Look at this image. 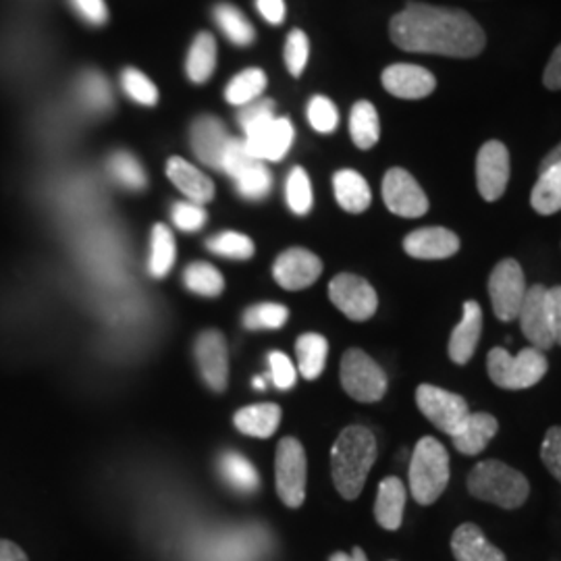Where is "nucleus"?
<instances>
[{"label":"nucleus","mask_w":561,"mask_h":561,"mask_svg":"<svg viewBox=\"0 0 561 561\" xmlns=\"http://www.w3.org/2000/svg\"><path fill=\"white\" fill-rule=\"evenodd\" d=\"M329 561H368L366 560V553L362 551L360 547H356L350 556L347 553H343V551H337V553H333L331 556V560Z\"/></svg>","instance_id":"55"},{"label":"nucleus","mask_w":561,"mask_h":561,"mask_svg":"<svg viewBox=\"0 0 561 561\" xmlns=\"http://www.w3.org/2000/svg\"><path fill=\"white\" fill-rule=\"evenodd\" d=\"M167 175L173 181L181 192L196 204H206L215 196V185L194 164L183 161L180 157H173L167 162Z\"/></svg>","instance_id":"22"},{"label":"nucleus","mask_w":561,"mask_h":561,"mask_svg":"<svg viewBox=\"0 0 561 561\" xmlns=\"http://www.w3.org/2000/svg\"><path fill=\"white\" fill-rule=\"evenodd\" d=\"M322 261L304 248H289L273 264V277L287 291H300L321 277Z\"/></svg>","instance_id":"15"},{"label":"nucleus","mask_w":561,"mask_h":561,"mask_svg":"<svg viewBox=\"0 0 561 561\" xmlns=\"http://www.w3.org/2000/svg\"><path fill=\"white\" fill-rule=\"evenodd\" d=\"M175 240L169 227L157 225L152 229V250H150V275L152 277H164L173 262H175Z\"/></svg>","instance_id":"35"},{"label":"nucleus","mask_w":561,"mask_h":561,"mask_svg":"<svg viewBox=\"0 0 561 561\" xmlns=\"http://www.w3.org/2000/svg\"><path fill=\"white\" fill-rule=\"evenodd\" d=\"M275 472H277V493L280 502L287 507H300L306 500V451L301 443L294 437L280 439L275 458Z\"/></svg>","instance_id":"9"},{"label":"nucleus","mask_w":561,"mask_h":561,"mask_svg":"<svg viewBox=\"0 0 561 561\" xmlns=\"http://www.w3.org/2000/svg\"><path fill=\"white\" fill-rule=\"evenodd\" d=\"M382 201L393 215L403 219H419L428 213L431 206L419 181L400 167H393L385 173Z\"/></svg>","instance_id":"12"},{"label":"nucleus","mask_w":561,"mask_h":561,"mask_svg":"<svg viewBox=\"0 0 561 561\" xmlns=\"http://www.w3.org/2000/svg\"><path fill=\"white\" fill-rule=\"evenodd\" d=\"M221 470L227 482L241 493H252L261 484V479H259L254 466L236 451H229V454L222 456Z\"/></svg>","instance_id":"33"},{"label":"nucleus","mask_w":561,"mask_h":561,"mask_svg":"<svg viewBox=\"0 0 561 561\" xmlns=\"http://www.w3.org/2000/svg\"><path fill=\"white\" fill-rule=\"evenodd\" d=\"M333 190H335L337 204L352 215L364 213L373 201L368 183L358 171H352V169H341L333 175Z\"/></svg>","instance_id":"24"},{"label":"nucleus","mask_w":561,"mask_h":561,"mask_svg":"<svg viewBox=\"0 0 561 561\" xmlns=\"http://www.w3.org/2000/svg\"><path fill=\"white\" fill-rule=\"evenodd\" d=\"M416 403L422 416L449 437L460 428L461 422L470 414L468 401L461 396L428 382H422L416 389Z\"/></svg>","instance_id":"8"},{"label":"nucleus","mask_w":561,"mask_h":561,"mask_svg":"<svg viewBox=\"0 0 561 561\" xmlns=\"http://www.w3.org/2000/svg\"><path fill=\"white\" fill-rule=\"evenodd\" d=\"M173 221L181 231H198L206 222V213L196 202H180L173 208Z\"/></svg>","instance_id":"47"},{"label":"nucleus","mask_w":561,"mask_h":561,"mask_svg":"<svg viewBox=\"0 0 561 561\" xmlns=\"http://www.w3.org/2000/svg\"><path fill=\"white\" fill-rule=\"evenodd\" d=\"M256 7L261 11L262 18L273 25H279L285 20V2L283 0H256Z\"/></svg>","instance_id":"52"},{"label":"nucleus","mask_w":561,"mask_h":561,"mask_svg":"<svg viewBox=\"0 0 561 561\" xmlns=\"http://www.w3.org/2000/svg\"><path fill=\"white\" fill-rule=\"evenodd\" d=\"M217 65V42L208 34L202 32L192 44L187 55V76L194 83H204L213 76Z\"/></svg>","instance_id":"30"},{"label":"nucleus","mask_w":561,"mask_h":561,"mask_svg":"<svg viewBox=\"0 0 561 561\" xmlns=\"http://www.w3.org/2000/svg\"><path fill=\"white\" fill-rule=\"evenodd\" d=\"M541 460L549 474L561 482V426H551L541 445Z\"/></svg>","instance_id":"46"},{"label":"nucleus","mask_w":561,"mask_h":561,"mask_svg":"<svg viewBox=\"0 0 561 561\" xmlns=\"http://www.w3.org/2000/svg\"><path fill=\"white\" fill-rule=\"evenodd\" d=\"M296 138L294 125L289 119L264 121L261 125L245 131V146L259 161L277 162L287 154Z\"/></svg>","instance_id":"14"},{"label":"nucleus","mask_w":561,"mask_h":561,"mask_svg":"<svg viewBox=\"0 0 561 561\" xmlns=\"http://www.w3.org/2000/svg\"><path fill=\"white\" fill-rule=\"evenodd\" d=\"M350 134L360 150H370L381 138V121L375 104L360 101L354 104L350 115Z\"/></svg>","instance_id":"29"},{"label":"nucleus","mask_w":561,"mask_h":561,"mask_svg":"<svg viewBox=\"0 0 561 561\" xmlns=\"http://www.w3.org/2000/svg\"><path fill=\"white\" fill-rule=\"evenodd\" d=\"M287 204H289V208L296 213V215H308L310 213V208H312V185H310V178H308V173L301 169V167H296L291 173H289V178H287Z\"/></svg>","instance_id":"39"},{"label":"nucleus","mask_w":561,"mask_h":561,"mask_svg":"<svg viewBox=\"0 0 561 561\" xmlns=\"http://www.w3.org/2000/svg\"><path fill=\"white\" fill-rule=\"evenodd\" d=\"M264 88H266L264 71H261V69H245L227 85L225 99L231 104H236V106H243L248 102L256 101L264 92Z\"/></svg>","instance_id":"34"},{"label":"nucleus","mask_w":561,"mask_h":561,"mask_svg":"<svg viewBox=\"0 0 561 561\" xmlns=\"http://www.w3.org/2000/svg\"><path fill=\"white\" fill-rule=\"evenodd\" d=\"M526 291H528V285H526L520 262L503 259L495 264L489 277V298L493 304V312L500 321H518Z\"/></svg>","instance_id":"7"},{"label":"nucleus","mask_w":561,"mask_h":561,"mask_svg":"<svg viewBox=\"0 0 561 561\" xmlns=\"http://www.w3.org/2000/svg\"><path fill=\"white\" fill-rule=\"evenodd\" d=\"M215 20L219 23L222 34L233 42L236 46H250L254 42V27L252 23L243 18L240 9H236L233 4H217L215 7Z\"/></svg>","instance_id":"31"},{"label":"nucleus","mask_w":561,"mask_h":561,"mask_svg":"<svg viewBox=\"0 0 561 561\" xmlns=\"http://www.w3.org/2000/svg\"><path fill=\"white\" fill-rule=\"evenodd\" d=\"M385 90L401 101H421L435 92V76L421 65L396 62L382 71Z\"/></svg>","instance_id":"16"},{"label":"nucleus","mask_w":561,"mask_h":561,"mask_svg":"<svg viewBox=\"0 0 561 561\" xmlns=\"http://www.w3.org/2000/svg\"><path fill=\"white\" fill-rule=\"evenodd\" d=\"M236 185L243 198L262 201L271 192V173L262 164V161H256L254 164H250L245 171H241L240 175L236 178Z\"/></svg>","instance_id":"37"},{"label":"nucleus","mask_w":561,"mask_h":561,"mask_svg":"<svg viewBox=\"0 0 561 561\" xmlns=\"http://www.w3.org/2000/svg\"><path fill=\"white\" fill-rule=\"evenodd\" d=\"M486 370H489V379L497 387L520 391V389H530L541 381L549 370V362L541 350L533 345L524 347L518 356H512L503 347H495L486 356Z\"/></svg>","instance_id":"5"},{"label":"nucleus","mask_w":561,"mask_h":561,"mask_svg":"<svg viewBox=\"0 0 561 561\" xmlns=\"http://www.w3.org/2000/svg\"><path fill=\"white\" fill-rule=\"evenodd\" d=\"M510 152L503 141L482 144L477 154V187L486 202H497L507 190L510 181Z\"/></svg>","instance_id":"13"},{"label":"nucleus","mask_w":561,"mask_h":561,"mask_svg":"<svg viewBox=\"0 0 561 561\" xmlns=\"http://www.w3.org/2000/svg\"><path fill=\"white\" fill-rule=\"evenodd\" d=\"M280 408L275 403H261L248 405L236 414V426L243 435L268 439L279 428Z\"/></svg>","instance_id":"26"},{"label":"nucleus","mask_w":561,"mask_h":561,"mask_svg":"<svg viewBox=\"0 0 561 561\" xmlns=\"http://www.w3.org/2000/svg\"><path fill=\"white\" fill-rule=\"evenodd\" d=\"M500 431V422L495 416L486 412L468 414V419L461 422L460 428L451 435L454 447L463 456H479L486 445L495 439Z\"/></svg>","instance_id":"21"},{"label":"nucleus","mask_w":561,"mask_h":561,"mask_svg":"<svg viewBox=\"0 0 561 561\" xmlns=\"http://www.w3.org/2000/svg\"><path fill=\"white\" fill-rule=\"evenodd\" d=\"M210 252L225 256V259H236V261H245L254 256V241L250 240L243 233H236V231H225L215 236L213 240L208 241Z\"/></svg>","instance_id":"38"},{"label":"nucleus","mask_w":561,"mask_h":561,"mask_svg":"<svg viewBox=\"0 0 561 561\" xmlns=\"http://www.w3.org/2000/svg\"><path fill=\"white\" fill-rule=\"evenodd\" d=\"M403 250L419 261H445L460 252V238L445 227H422L405 236Z\"/></svg>","instance_id":"17"},{"label":"nucleus","mask_w":561,"mask_h":561,"mask_svg":"<svg viewBox=\"0 0 561 561\" xmlns=\"http://www.w3.org/2000/svg\"><path fill=\"white\" fill-rule=\"evenodd\" d=\"M310 57V42L301 30H294L285 42V62L294 78H300Z\"/></svg>","instance_id":"43"},{"label":"nucleus","mask_w":561,"mask_h":561,"mask_svg":"<svg viewBox=\"0 0 561 561\" xmlns=\"http://www.w3.org/2000/svg\"><path fill=\"white\" fill-rule=\"evenodd\" d=\"M0 561H30L25 551L15 542L0 539Z\"/></svg>","instance_id":"54"},{"label":"nucleus","mask_w":561,"mask_h":561,"mask_svg":"<svg viewBox=\"0 0 561 561\" xmlns=\"http://www.w3.org/2000/svg\"><path fill=\"white\" fill-rule=\"evenodd\" d=\"M196 360L201 366L202 377L213 391H225L229 377L227 345L219 331H206L196 341Z\"/></svg>","instance_id":"18"},{"label":"nucleus","mask_w":561,"mask_h":561,"mask_svg":"<svg viewBox=\"0 0 561 561\" xmlns=\"http://www.w3.org/2000/svg\"><path fill=\"white\" fill-rule=\"evenodd\" d=\"M522 333L528 343L541 352H547L556 345L553 322H551V304H549V287L533 285L526 291L522 301L520 314Z\"/></svg>","instance_id":"11"},{"label":"nucleus","mask_w":561,"mask_h":561,"mask_svg":"<svg viewBox=\"0 0 561 561\" xmlns=\"http://www.w3.org/2000/svg\"><path fill=\"white\" fill-rule=\"evenodd\" d=\"M259 161L245 146V141L231 140L227 141L225 152H222L221 171L229 173L233 180L240 175L241 171H245L250 164Z\"/></svg>","instance_id":"45"},{"label":"nucleus","mask_w":561,"mask_h":561,"mask_svg":"<svg viewBox=\"0 0 561 561\" xmlns=\"http://www.w3.org/2000/svg\"><path fill=\"white\" fill-rule=\"evenodd\" d=\"M275 113H273V102L266 101V99H256V101L248 102L243 104L240 113V125L243 127V131L261 125L264 121L273 119Z\"/></svg>","instance_id":"49"},{"label":"nucleus","mask_w":561,"mask_h":561,"mask_svg":"<svg viewBox=\"0 0 561 561\" xmlns=\"http://www.w3.org/2000/svg\"><path fill=\"white\" fill-rule=\"evenodd\" d=\"M558 162H561V141L542 159L541 167H539V173L541 171H545V169H549V167H553V164H558Z\"/></svg>","instance_id":"56"},{"label":"nucleus","mask_w":561,"mask_h":561,"mask_svg":"<svg viewBox=\"0 0 561 561\" xmlns=\"http://www.w3.org/2000/svg\"><path fill=\"white\" fill-rule=\"evenodd\" d=\"M542 83L547 90H553V92L561 90V44H558V48L553 50L551 59L542 71Z\"/></svg>","instance_id":"51"},{"label":"nucleus","mask_w":561,"mask_h":561,"mask_svg":"<svg viewBox=\"0 0 561 561\" xmlns=\"http://www.w3.org/2000/svg\"><path fill=\"white\" fill-rule=\"evenodd\" d=\"M268 364H271V379L279 389L285 391L296 385V368L283 352H271Z\"/></svg>","instance_id":"48"},{"label":"nucleus","mask_w":561,"mask_h":561,"mask_svg":"<svg viewBox=\"0 0 561 561\" xmlns=\"http://www.w3.org/2000/svg\"><path fill=\"white\" fill-rule=\"evenodd\" d=\"M287 317L289 312L280 304H259L243 314V322L248 329H279Z\"/></svg>","instance_id":"41"},{"label":"nucleus","mask_w":561,"mask_h":561,"mask_svg":"<svg viewBox=\"0 0 561 561\" xmlns=\"http://www.w3.org/2000/svg\"><path fill=\"white\" fill-rule=\"evenodd\" d=\"M183 280L190 291L204 296V298H217L225 289V279H222L221 273L213 264H206V262L190 264L185 268Z\"/></svg>","instance_id":"32"},{"label":"nucleus","mask_w":561,"mask_h":561,"mask_svg":"<svg viewBox=\"0 0 561 561\" xmlns=\"http://www.w3.org/2000/svg\"><path fill=\"white\" fill-rule=\"evenodd\" d=\"M340 377L345 393L362 403L381 401L387 393V375L377 362L358 347L343 354Z\"/></svg>","instance_id":"6"},{"label":"nucleus","mask_w":561,"mask_h":561,"mask_svg":"<svg viewBox=\"0 0 561 561\" xmlns=\"http://www.w3.org/2000/svg\"><path fill=\"white\" fill-rule=\"evenodd\" d=\"M308 121L319 134H333L340 123V113L329 99L314 96L308 104Z\"/></svg>","instance_id":"44"},{"label":"nucleus","mask_w":561,"mask_h":561,"mask_svg":"<svg viewBox=\"0 0 561 561\" xmlns=\"http://www.w3.org/2000/svg\"><path fill=\"white\" fill-rule=\"evenodd\" d=\"M296 354H298V368L301 377L308 381L319 379L327 364L329 354V341L321 333H304L296 341Z\"/></svg>","instance_id":"28"},{"label":"nucleus","mask_w":561,"mask_h":561,"mask_svg":"<svg viewBox=\"0 0 561 561\" xmlns=\"http://www.w3.org/2000/svg\"><path fill=\"white\" fill-rule=\"evenodd\" d=\"M123 88L125 92L144 106H154L159 102V90L152 81L148 80L138 69H125L123 73Z\"/></svg>","instance_id":"42"},{"label":"nucleus","mask_w":561,"mask_h":561,"mask_svg":"<svg viewBox=\"0 0 561 561\" xmlns=\"http://www.w3.org/2000/svg\"><path fill=\"white\" fill-rule=\"evenodd\" d=\"M405 507V484L398 477H389L379 484L375 518L385 530H398L403 522Z\"/></svg>","instance_id":"25"},{"label":"nucleus","mask_w":561,"mask_h":561,"mask_svg":"<svg viewBox=\"0 0 561 561\" xmlns=\"http://www.w3.org/2000/svg\"><path fill=\"white\" fill-rule=\"evenodd\" d=\"M78 94H80V101L90 111H96V113H104L113 104L111 85L99 71H88V73L81 76L80 83H78Z\"/></svg>","instance_id":"36"},{"label":"nucleus","mask_w":561,"mask_h":561,"mask_svg":"<svg viewBox=\"0 0 561 561\" xmlns=\"http://www.w3.org/2000/svg\"><path fill=\"white\" fill-rule=\"evenodd\" d=\"M329 298L350 321L364 322L375 317L379 298L375 287L352 273H341L329 283Z\"/></svg>","instance_id":"10"},{"label":"nucleus","mask_w":561,"mask_h":561,"mask_svg":"<svg viewBox=\"0 0 561 561\" xmlns=\"http://www.w3.org/2000/svg\"><path fill=\"white\" fill-rule=\"evenodd\" d=\"M108 169L121 185H125L129 190L146 187V173H144L140 162L136 161L129 152H115L108 161Z\"/></svg>","instance_id":"40"},{"label":"nucleus","mask_w":561,"mask_h":561,"mask_svg":"<svg viewBox=\"0 0 561 561\" xmlns=\"http://www.w3.org/2000/svg\"><path fill=\"white\" fill-rule=\"evenodd\" d=\"M451 553L456 561H507L500 547L484 537L472 522L460 524L451 535Z\"/></svg>","instance_id":"20"},{"label":"nucleus","mask_w":561,"mask_h":561,"mask_svg":"<svg viewBox=\"0 0 561 561\" xmlns=\"http://www.w3.org/2000/svg\"><path fill=\"white\" fill-rule=\"evenodd\" d=\"M549 304H551V322L556 345H561V285L549 287Z\"/></svg>","instance_id":"53"},{"label":"nucleus","mask_w":561,"mask_h":561,"mask_svg":"<svg viewBox=\"0 0 561 561\" xmlns=\"http://www.w3.org/2000/svg\"><path fill=\"white\" fill-rule=\"evenodd\" d=\"M389 34L396 46L408 53L472 59L484 50L486 36L479 21L461 9L408 2L393 15Z\"/></svg>","instance_id":"1"},{"label":"nucleus","mask_w":561,"mask_h":561,"mask_svg":"<svg viewBox=\"0 0 561 561\" xmlns=\"http://www.w3.org/2000/svg\"><path fill=\"white\" fill-rule=\"evenodd\" d=\"M192 141H194L196 157L204 164L221 169L222 152H225V146L229 138L219 121L215 117H202L196 121L194 131H192Z\"/></svg>","instance_id":"23"},{"label":"nucleus","mask_w":561,"mask_h":561,"mask_svg":"<svg viewBox=\"0 0 561 561\" xmlns=\"http://www.w3.org/2000/svg\"><path fill=\"white\" fill-rule=\"evenodd\" d=\"M83 20L92 25H102L108 20V9L104 0H71Z\"/></svg>","instance_id":"50"},{"label":"nucleus","mask_w":561,"mask_h":561,"mask_svg":"<svg viewBox=\"0 0 561 561\" xmlns=\"http://www.w3.org/2000/svg\"><path fill=\"white\" fill-rule=\"evenodd\" d=\"M466 484L474 500L493 503L502 510H518L530 495L528 479L500 460L479 461L470 470Z\"/></svg>","instance_id":"3"},{"label":"nucleus","mask_w":561,"mask_h":561,"mask_svg":"<svg viewBox=\"0 0 561 561\" xmlns=\"http://www.w3.org/2000/svg\"><path fill=\"white\" fill-rule=\"evenodd\" d=\"M449 484V454L435 437H422L410 460V491L414 502L433 505Z\"/></svg>","instance_id":"4"},{"label":"nucleus","mask_w":561,"mask_h":561,"mask_svg":"<svg viewBox=\"0 0 561 561\" xmlns=\"http://www.w3.org/2000/svg\"><path fill=\"white\" fill-rule=\"evenodd\" d=\"M375 460L377 439L370 428L352 424L341 431L331 449V477L343 500H358Z\"/></svg>","instance_id":"2"},{"label":"nucleus","mask_w":561,"mask_h":561,"mask_svg":"<svg viewBox=\"0 0 561 561\" xmlns=\"http://www.w3.org/2000/svg\"><path fill=\"white\" fill-rule=\"evenodd\" d=\"M530 206L542 215L551 217L561 210V162L539 173V181L533 187Z\"/></svg>","instance_id":"27"},{"label":"nucleus","mask_w":561,"mask_h":561,"mask_svg":"<svg viewBox=\"0 0 561 561\" xmlns=\"http://www.w3.org/2000/svg\"><path fill=\"white\" fill-rule=\"evenodd\" d=\"M482 333V308L479 301L468 300L461 310V321L451 331L447 354L449 360L458 366H463L472 360L477 345L481 341Z\"/></svg>","instance_id":"19"}]
</instances>
